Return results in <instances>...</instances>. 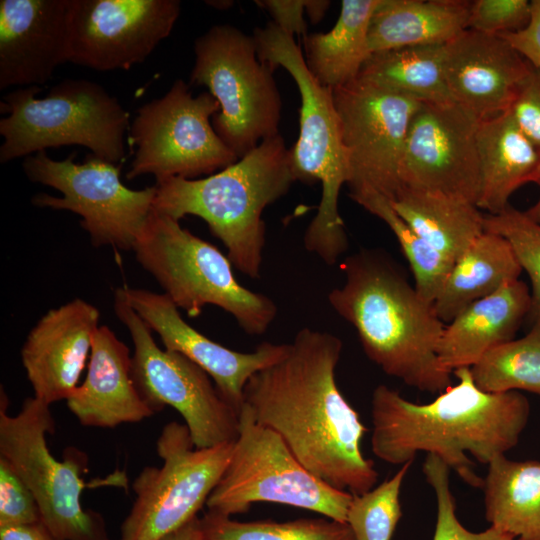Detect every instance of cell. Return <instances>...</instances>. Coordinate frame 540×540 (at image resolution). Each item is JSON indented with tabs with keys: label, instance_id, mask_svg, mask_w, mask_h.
<instances>
[{
	"label": "cell",
	"instance_id": "obj_17",
	"mask_svg": "<svg viewBox=\"0 0 540 540\" xmlns=\"http://www.w3.org/2000/svg\"><path fill=\"white\" fill-rule=\"evenodd\" d=\"M180 10L178 0H72L69 62L129 69L169 36Z\"/></svg>",
	"mask_w": 540,
	"mask_h": 540
},
{
	"label": "cell",
	"instance_id": "obj_12",
	"mask_svg": "<svg viewBox=\"0 0 540 540\" xmlns=\"http://www.w3.org/2000/svg\"><path fill=\"white\" fill-rule=\"evenodd\" d=\"M233 443L196 448L185 424L167 423L156 441L162 465L146 466L134 479L136 498L118 540H160L197 517L227 467Z\"/></svg>",
	"mask_w": 540,
	"mask_h": 540
},
{
	"label": "cell",
	"instance_id": "obj_40",
	"mask_svg": "<svg viewBox=\"0 0 540 540\" xmlns=\"http://www.w3.org/2000/svg\"><path fill=\"white\" fill-rule=\"evenodd\" d=\"M504 38L530 65L540 70V0L531 1V13L525 28L503 35Z\"/></svg>",
	"mask_w": 540,
	"mask_h": 540
},
{
	"label": "cell",
	"instance_id": "obj_36",
	"mask_svg": "<svg viewBox=\"0 0 540 540\" xmlns=\"http://www.w3.org/2000/svg\"><path fill=\"white\" fill-rule=\"evenodd\" d=\"M426 481L437 501V520L433 540H516L490 526L482 532L466 529L456 515V503L450 490V468L434 454H427L422 466Z\"/></svg>",
	"mask_w": 540,
	"mask_h": 540
},
{
	"label": "cell",
	"instance_id": "obj_26",
	"mask_svg": "<svg viewBox=\"0 0 540 540\" xmlns=\"http://www.w3.org/2000/svg\"><path fill=\"white\" fill-rule=\"evenodd\" d=\"M522 270L510 243L484 230L453 264L433 303L437 317L448 324L475 301L519 279Z\"/></svg>",
	"mask_w": 540,
	"mask_h": 540
},
{
	"label": "cell",
	"instance_id": "obj_34",
	"mask_svg": "<svg viewBox=\"0 0 540 540\" xmlns=\"http://www.w3.org/2000/svg\"><path fill=\"white\" fill-rule=\"evenodd\" d=\"M413 461L369 491L353 495L346 517L354 540H391L401 518L400 491Z\"/></svg>",
	"mask_w": 540,
	"mask_h": 540
},
{
	"label": "cell",
	"instance_id": "obj_9",
	"mask_svg": "<svg viewBox=\"0 0 540 540\" xmlns=\"http://www.w3.org/2000/svg\"><path fill=\"white\" fill-rule=\"evenodd\" d=\"M194 54L190 84L207 87L218 101L213 128L238 159L279 134L281 96L253 36L215 25L196 38Z\"/></svg>",
	"mask_w": 540,
	"mask_h": 540
},
{
	"label": "cell",
	"instance_id": "obj_19",
	"mask_svg": "<svg viewBox=\"0 0 540 540\" xmlns=\"http://www.w3.org/2000/svg\"><path fill=\"white\" fill-rule=\"evenodd\" d=\"M72 0L0 1V89L40 86L70 58Z\"/></svg>",
	"mask_w": 540,
	"mask_h": 540
},
{
	"label": "cell",
	"instance_id": "obj_42",
	"mask_svg": "<svg viewBox=\"0 0 540 540\" xmlns=\"http://www.w3.org/2000/svg\"><path fill=\"white\" fill-rule=\"evenodd\" d=\"M0 540H59L42 523L0 528Z\"/></svg>",
	"mask_w": 540,
	"mask_h": 540
},
{
	"label": "cell",
	"instance_id": "obj_24",
	"mask_svg": "<svg viewBox=\"0 0 540 540\" xmlns=\"http://www.w3.org/2000/svg\"><path fill=\"white\" fill-rule=\"evenodd\" d=\"M479 188L476 206L498 214L510 196L533 182L540 148L520 130L510 111L479 122L476 135Z\"/></svg>",
	"mask_w": 540,
	"mask_h": 540
},
{
	"label": "cell",
	"instance_id": "obj_1",
	"mask_svg": "<svg viewBox=\"0 0 540 540\" xmlns=\"http://www.w3.org/2000/svg\"><path fill=\"white\" fill-rule=\"evenodd\" d=\"M342 350L337 336L300 329L280 360L248 380L243 405L312 474L359 495L375 487L378 473L361 449L368 429L336 382Z\"/></svg>",
	"mask_w": 540,
	"mask_h": 540
},
{
	"label": "cell",
	"instance_id": "obj_18",
	"mask_svg": "<svg viewBox=\"0 0 540 540\" xmlns=\"http://www.w3.org/2000/svg\"><path fill=\"white\" fill-rule=\"evenodd\" d=\"M126 300L147 326L156 332L166 350L178 352L201 367L213 380L224 400L238 413L244 388L256 372L280 360L287 344L263 342L253 352L229 349L191 327L165 294L122 287Z\"/></svg>",
	"mask_w": 540,
	"mask_h": 540
},
{
	"label": "cell",
	"instance_id": "obj_23",
	"mask_svg": "<svg viewBox=\"0 0 540 540\" xmlns=\"http://www.w3.org/2000/svg\"><path fill=\"white\" fill-rule=\"evenodd\" d=\"M530 307L531 293L519 279L475 301L445 325L437 348L440 364L451 373L471 367L489 350L513 340Z\"/></svg>",
	"mask_w": 540,
	"mask_h": 540
},
{
	"label": "cell",
	"instance_id": "obj_28",
	"mask_svg": "<svg viewBox=\"0 0 540 540\" xmlns=\"http://www.w3.org/2000/svg\"><path fill=\"white\" fill-rule=\"evenodd\" d=\"M379 0H343L335 26L303 36L305 63L314 78L331 89L356 79L371 52L368 32Z\"/></svg>",
	"mask_w": 540,
	"mask_h": 540
},
{
	"label": "cell",
	"instance_id": "obj_27",
	"mask_svg": "<svg viewBox=\"0 0 540 540\" xmlns=\"http://www.w3.org/2000/svg\"><path fill=\"white\" fill-rule=\"evenodd\" d=\"M390 204L423 240L453 264L484 232V215L466 200L401 188Z\"/></svg>",
	"mask_w": 540,
	"mask_h": 540
},
{
	"label": "cell",
	"instance_id": "obj_20",
	"mask_svg": "<svg viewBox=\"0 0 540 540\" xmlns=\"http://www.w3.org/2000/svg\"><path fill=\"white\" fill-rule=\"evenodd\" d=\"M443 69L452 100L482 121L510 109L532 66L501 36L466 29L444 44Z\"/></svg>",
	"mask_w": 540,
	"mask_h": 540
},
{
	"label": "cell",
	"instance_id": "obj_22",
	"mask_svg": "<svg viewBox=\"0 0 540 540\" xmlns=\"http://www.w3.org/2000/svg\"><path fill=\"white\" fill-rule=\"evenodd\" d=\"M131 367L128 346L109 327L99 326L85 380L66 400L68 409L81 425L115 428L141 422L155 414L140 396Z\"/></svg>",
	"mask_w": 540,
	"mask_h": 540
},
{
	"label": "cell",
	"instance_id": "obj_30",
	"mask_svg": "<svg viewBox=\"0 0 540 540\" xmlns=\"http://www.w3.org/2000/svg\"><path fill=\"white\" fill-rule=\"evenodd\" d=\"M444 45L372 53L358 77L420 102L452 100L443 69Z\"/></svg>",
	"mask_w": 540,
	"mask_h": 540
},
{
	"label": "cell",
	"instance_id": "obj_15",
	"mask_svg": "<svg viewBox=\"0 0 540 540\" xmlns=\"http://www.w3.org/2000/svg\"><path fill=\"white\" fill-rule=\"evenodd\" d=\"M345 148L349 193L368 189L392 201L409 126L420 101L357 77L332 89Z\"/></svg>",
	"mask_w": 540,
	"mask_h": 540
},
{
	"label": "cell",
	"instance_id": "obj_44",
	"mask_svg": "<svg viewBox=\"0 0 540 540\" xmlns=\"http://www.w3.org/2000/svg\"><path fill=\"white\" fill-rule=\"evenodd\" d=\"M330 3L327 0H306L305 12L309 16L311 23L316 24L322 20Z\"/></svg>",
	"mask_w": 540,
	"mask_h": 540
},
{
	"label": "cell",
	"instance_id": "obj_2",
	"mask_svg": "<svg viewBox=\"0 0 540 540\" xmlns=\"http://www.w3.org/2000/svg\"><path fill=\"white\" fill-rule=\"evenodd\" d=\"M458 383L433 401L418 404L384 384L371 398V449L393 465L413 461L419 452L434 454L468 485L482 488L470 453L487 464L515 447L530 415L519 391L488 393L478 388L470 367L453 371Z\"/></svg>",
	"mask_w": 540,
	"mask_h": 540
},
{
	"label": "cell",
	"instance_id": "obj_41",
	"mask_svg": "<svg viewBox=\"0 0 540 540\" xmlns=\"http://www.w3.org/2000/svg\"><path fill=\"white\" fill-rule=\"evenodd\" d=\"M255 3L271 15L272 22L283 32L291 36L307 34L303 16L306 0H262Z\"/></svg>",
	"mask_w": 540,
	"mask_h": 540
},
{
	"label": "cell",
	"instance_id": "obj_25",
	"mask_svg": "<svg viewBox=\"0 0 540 540\" xmlns=\"http://www.w3.org/2000/svg\"><path fill=\"white\" fill-rule=\"evenodd\" d=\"M470 7L465 0H379L369 25L370 52L444 45L468 29Z\"/></svg>",
	"mask_w": 540,
	"mask_h": 540
},
{
	"label": "cell",
	"instance_id": "obj_38",
	"mask_svg": "<svg viewBox=\"0 0 540 540\" xmlns=\"http://www.w3.org/2000/svg\"><path fill=\"white\" fill-rule=\"evenodd\" d=\"M41 522L37 501L13 466L0 456V528Z\"/></svg>",
	"mask_w": 540,
	"mask_h": 540
},
{
	"label": "cell",
	"instance_id": "obj_33",
	"mask_svg": "<svg viewBox=\"0 0 540 540\" xmlns=\"http://www.w3.org/2000/svg\"><path fill=\"white\" fill-rule=\"evenodd\" d=\"M200 525L206 540H354L347 523L327 517L241 522L208 510Z\"/></svg>",
	"mask_w": 540,
	"mask_h": 540
},
{
	"label": "cell",
	"instance_id": "obj_6",
	"mask_svg": "<svg viewBox=\"0 0 540 540\" xmlns=\"http://www.w3.org/2000/svg\"><path fill=\"white\" fill-rule=\"evenodd\" d=\"M39 86L18 88L0 102V162L65 145H80L118 164L125 156L129 113L100 84L66 79L44 98Z\"/></svg>",
	"mask_w": 540,
	"mask_h": 540
},
{
	"label": "cell",
	"instance_id": "obj_10",
	"mask_svg": "<svg viewBox=\"0 0 540 540\" xmlns=\"http://www.w3.org/2000/svg\"><path fill=\"white\" fill-rule=\"evenodd\" d=\"M353 494L307 470L272 429L259 424L243 405L227 467L211 492L209 511L232 516L252 504L275 503L306 509L346 523Z\"/></svg>",
	"mask_w": 540,
	"mask_h": 540
},
{
	"label": "cell",
	"instance_id": "obj_14",
	"mask_svg": "<svg viewBox=\"0 0 540 540\" xmlns=\"http://www.w3.org/2000/svg\"><path fill=\"white\" fill-rule=\"evenodd\" d=\"M114 312L134 345L131 374L149 408L171 406L184 419L196 448L236 439L239 413L221 396L210 376L184 355L160 349L152 330L126 300L123 288L114 293Z\"/></svg>",
	"mask_w": 540,
	"mask_h": 540
},
{
	"label": "cell",
	"instance_id": "obj_46",
	"mask_svg": "<svg viewBox=\"0 0 540 540\" xmlns=\"http://www.w3.org/2000/svg\"><path fill=\"white\" fill-rule=\"evenodd\" d=\"M205 3L207 5H210L216 9H221V10H224V9H227L229 8L230 6H232L233 4V1H228V0H225V1H205Z\"/></svg>",
	"mask_w": 540,
	"mask_h": 540
},
{
	"label": "cell",
	"instance_id": "obj_16",
	"mask_svg": "<svg viewBox=\"0 0 540 540\" xmlns=\"http://www.w3.org/2000/svg\"><path fill=\"white\" fill-rule=\"evenodd\" d=\"M479 122L453 100L420 102L400 163L401 188L438 192L476 205Z\"/></svg>",
	"mask_w": 540,
	"mask_h": 540
},
{
	"label": "cell",
	"instance_id": "obj_21",
	"mask_svg": "<svg viewBox=\"0 0 540 540\" xmlns=\"http://www.w3.org/2000/svg\"><path fill=\"white\" fill-rule=\"evenodd\" d=\"M99 310L76 298L49 310L30 330L21 348V361L34 397L51 405L67 400L91 352Z\"/></svg>",
	"mask_w": 540,
	"mask_h": 540
},
{
	"label": "cell",
	"instance_id": "obj_29",
	"mask_svg": "<svg viewBox=\"0 0 540 540\" xmlns=\"http://www.w3.org/2000/svg\"><path fill=\"white\" fill-rule=\"evenodd\" d=\"M485 517L516 540H540V462L513 461L504 454L488 463Z\"/></svg>",
	"mask_w": 540,
	"mask_h": 540
},
{
	"label": "cell",
	"instance_id": "obj_5",
	"mask_svg": "<svg viewBox=\"0 0 540 540\" xmlns=\"http://www.w3.org/2000/svg\"><path fill=\"white\" fill-rule=\"evenodd\" d=\"M252 36L259 60L273 71L284 68L298 87L300 129L290 148L291 169L296 181L320 182L322 186L318 210L306 228L303 243L307 251L333 265L348 248L338 199L342 186L348 182L349 167L332 89L314 78L293 36L272 21L255 28Z\"/></svg>",
	"mask_w": 540,
	"mask_h": 540
},
{
	"label": "cell",
	"instance_id": "obj_32",
	"mask_svg": "<svg viewBox=\"0 0 540 540\" xmlns=\"http://www.w3.org/2000/svg\"><path fill=\"white\" fill-rule=\"evenodd\" d=\"M470 370L485 392L525 390L540 395V324L524 337L489 350Z\"/></svg>",
	"mask_w": 540,
	"mask_h": 540
},
{
	"label": "cell",
	"instance_id": "obj_4",
	"mask_svg": "<svg viewBox=\"0 0 540 540\" xmlns=\"http://www.w3.org/2000/svg\"><path fill=\"white\" fill-rule=\"evenodd\" d=\"M295 181L290 149L278 134L205 178L172 177L156 183L153 211L176 220L200 217L223 243L233 266L257 279L265 247L263 211Z\"/></svg>",
	"mask_w": 540,
	"mask_h": 540
},
{
	"label": "cell",
	"instance_id": "obj_37",
	"mask_svg": "<svg viewBox=\"0 0 540 540\" xmlns=\"http://www.w3.org/2000/svg\"><path fill=\"white\" fill-rule=\"evenodd\" d=\"M530 13L527 0L471 1L468 29L490 35L513 33L526 27Z\"/></svg>",
	"mask_w": 540,
	"mask_h": 540
},
{
	"label": "cell",
	"instance_id": "obj_43",
	"mask_svg": "<svg viewBox=\"0 0 540 540\" xmlns=\"http://www.w3.org/2000/svg\"><path fill=\"white\" fill-rule=\"evenodd\" d=\"M160 540H206L200 525V518L195 517L179 529Z\"/></svg>",
	"mask_w": 540,
	"mask_h": 540
},
{
	"label": "cell",
	"instance_id": "obj_8",
	"mask_svg": "<svg viewBox=\"0 0 540 540\" xmlns=\"http://www.w3.org/2000/svg\"><path fill=\"white\" fill-rule=\"evenodd\" d=\"M55 431L50 405L28 397L20 411L8 414V397L0 391V456L4 457L34 495L41 522L59 540H111L103 516L85 509L87 456L66 448L63 460L49 451L48 434Z\"/></svg>",
	"mask_w": 540,
	"mask_h": 540
},
{
	"label": "cell",
	"instance_id": "obj_11",
	"mask_svg": "<svg viewBox=\"0 0 540 540\" xmlns=\"http://www.w3.org/2000/svg\"><path fill=\"white\" fill-rule=\"evenodd\" d=\"M51 159L46 151L25 157L27 178L58 190L62 197L34 195L37 207L68 210L81 216V227L93 246L133 250L153 213L156 186L142 190L126 187L120 180L121 165L89 154L85 161Z\"/></svg>",
	"mask_w": 540,
	"mask_h": 540
},
{
	"label": "cell",
	"instance_id": "obj_31",
	"mask_svg": "<svg viewBox=\"0 0 540 540\" xmlns=\"http://www.w3.org/2000/svg\"><path fill=\"white\" fill-rule=\"evenodd\" d=\"M349 196L390 228L409 262L417 293L433 304L453 263L423 240L384 196L368 189L349 193Z\"/></svg>",
	"mask_w": 540,
	"mask_h": 540
},
{
	"label": "cell",
	"instance_id": "obj_39",
	"mask_svg": "<svg viewBox=\"0 0 540 540\" xmlns=\"http://www.w3.org/2000/svg\"><path fill=\"white\" fill-rule=\"evenodd\" d=\"M509 111L520 130L540 148V70L532 67Z\"/></svg>",
	"mask_w": 540,
	"mask_h": 540
},
{
	"label": "cell",
	"instance_id": "obj_35",
	"mask_svg": "<svg viewBox=\"0 0 540 540\" xmlns=\"http://www.w3.org/2000/svg\"><path fill=\"white\" fill-rule=\"evenodd\" d=\"M484 230L504 237L531 280V307L528 318L540 324V225L510 205L498 214L484 216Z\"/></svg>",
	"mask_w": 540,
	"mask_h": 540
},
{
	"label": "cell",
	"instance_id": "obj_3",
	"mask_svg": "<svg viewBox=\"0 0 540 540\" xmlns=\"http://www.w3.org/2000/svg\"><path fill=\"white\" fill-rule=\"evenodd\" d=\"M345 282L328 294L356 330L366 356L385 374L422 392L451 386L437 348L445 324L381 251L361 250L341 265Z\"/></svg>",
	"mask_w": 540,
	"mask_h": 540
},
{
	"label": "cell",
	"instance_id": "obj_7",
	"mask_svg": "<svg viewBox=\"0 0 540 540\" xmlns=\"http://www.w3.org/2000/svg\"><path fill=\"white\" fill-rule=\"evenodd\" d=\"M133 251L143 269L191 318L198 317L204 306L214 305L252 336L264 334L276 318L274 301L241 285L228 256L183 228L179 220L153 211Z\"/></svg>",
	"mask_w": 540,
	"mask_h": 540
},
{
	"label": "cell",
	"instance_id": "obj_47",
	"mask_svg": "<svg viewBox=\"0 0 540 540\" xmlns=\"http://www.w3.org/2000/svg\"><path fill=\"white\" fill-rule=\"evenodd\" d=\"M533 182L536 183V184H538L539 187H540V166H539V169H538V171H537V173H536V176H535Z\"/></svg>",
	"mask_w": 540,
	"mask_h": 540
},
{
	"label": "cell",
	"instance_id": "obj_45",
	"mask_svg": "<svg viewBox=\"0 0 540 540\" xmlns=\"http://www.w3.org/2000/svg\"><path fill=\"white\" fill-rule=\"evenodd\" d=\"M524 213L528 218L540 225V197L538 201Z\"/></svg>",
	"mask_w": 540,
	"mask_h": 540
},
{
	"label": "cell",
	"instance_id": "obj_13",
	"mask_svg": "<svg viewBox=\"0 0 540 540\" xmlns=\"http://www.w3.org/2000/svg\"><path fill=\"white\" fill-rule=\"evenodd\" d=\"M219 110L209 92L194 97L189 84L174 81L164 96L137 109L130 127L136 151L126 178L152 174L156 183L172 177L194 179L237 162L210 121Z\"/></svg>",
	"mask_w": 540,
	"mask_h": 540
}]
</instances>
